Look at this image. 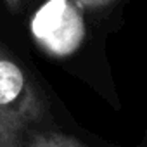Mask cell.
<instances>
[{
    "mask_svg": "<svg viewBox=\"0 0 147 147\" xmlns=\"http://www.w3.org/2000/svg\"><path fill=\"white\" fill-rule=\"evenodd\" d=\"M47 116L42 88L0 43V147H26L24 137Z\"/></svg>",
    "mask_w": 147,
    "mask_h": 147,
    "instance_id": "1",
    "label": "cell"
},
{
    "mask_svg": "<svg viewBox=\"0 0 147 147\" xmlns=\"http://www.w3.org/2000/svg\"><path fill=\"white\" fill-rule=\"evenodd\" d=\"M36 43L54 57L73 54L85 38V24L69 0H47L31 19Z\"/></svg>",
    "mask_w": 147,
    "mask_h": 147,
    "instance_id": "2",
    "label": "cell"
},
{
    "mask_svg": "<svg viewBox=\"0 0 147 147\" xmlns=\"http://www.w3.org/2000/svg\"><path fill=\"white\" fill-rule=\"evenodd\" d=\"M26 147H87L78 138L61 131H33Z\"/></svg>",
    "mask_w": 147,
    "mask_h": 147,
    "instance_id": "3",
    "label": "cell"
},
{
    "mask_svg": "<svg viewBox=\"0 0 147 147\" xmlns=\"http://www.w3.org/2000/svg\"><path fill=\"white\" fill-rule=\"evenodd\" d=\"M75 2L85 9H100V7H106V5L116 2V0H75Z\"/></svg>",
    "mask_w": 147,
    "mask_h": 147,
    "instance_id": "4",
    "label": "cell"
},
{
    "mask_svg": "<svg viewBox=\"0 0 147 147\" xmlns=\"http://www.w3.org/2000/svg\"><path fill=\"white\" fill-rule=\"evenodd\" d=\"M5 4H7V7H9L11 11H18L21 0H5Z\"/></svg>",
    "mask_w": 147,
    "mask_h": 147,
    "instance_id": "5",
    "label": "cell"
}]
</instances>
